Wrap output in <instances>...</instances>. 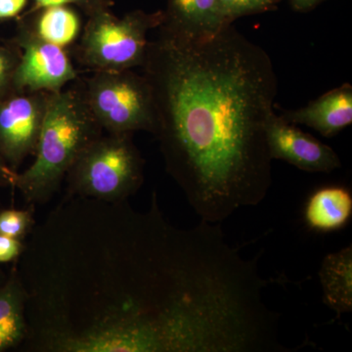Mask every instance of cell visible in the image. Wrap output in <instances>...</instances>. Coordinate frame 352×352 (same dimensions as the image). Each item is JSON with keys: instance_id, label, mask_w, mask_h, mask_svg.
<instances>
[{"instance_id": "obj_1", "label": "cell", "mask_w": 352, "mask_h": 352, "mask_svg": "<svg viewBox=\"0 0 352 352\" xmlns=\"http://www.w3.org/2000/svg\"><path fill=\"white\" fill-rule=\"evenodd\" d=\"M157 29L141 66L154 101L153 134L196 214L222 223L259 205L272 185L266 127L278 92L274 66L232 24L201 41Z\"/></svg>"}, {"instance_id": "obj_2", "label": "cell", "mask_w": 352, "mask_h": 352, "mask_svg": "<svg viewBox=\"0 0 352 352\" xmlns=\"http://www.w3.org/2000/svg\"><path fill=\"white\" fill-rule=\"evenodd\" d=\"M80 85L51 94L34 163L18 173L15 187L25 200L45 203L54 195L83 150L101 135Z\"/></svg>"}, {"instance_id": "obj_3", "label": "cell", "mask_w": 352, "mask_h": 352, "mask_svg": "<svg viewBox=\"0 0 352 352\" xmlns=\"http://www.w3.org/2000/svg\"><path fill=\"white\" fill-rule=\"evenodd\" d=\"M71 195L116 203L144 182V161L131 133L101 134L78 156L66 175Z\"/></svg>"}, {"instance_id": "obj_4", "label": "cell", "mask_w": 352, "mask_h": 352, "mask_svg": "<svg viewBox=\"0 0 352 352\" xmlns=\"http://www.w3.org/2000/svg\"><path fill=\"white\" fill-rule=\"evenodd\" d=\"M164 19L163 11H133L122 18L110 10L95 13L85 25L76 57L94 72L141 68L149 43L148 34L163 24Z\"/></svg>"}, {"instance_id": "obj_5", "label": "cell", "mask_w": 352, "mask_h": 352, "mask_svg": "<svg viewBox=\"0 0 352 352\" xmlns=\"http://www.w3.org/2000/svg\"><path fill=\"white\" fill-rule=\"evenodd\" d=\"M90 112L107 133H154L156 126L151 87L132 69L97 71L80 85Z\"/></svg>"}, {"instance_id": "obj_6", "label": "cell", "mask_w": 352, "mask_h": 352, "mask_svg": "<svg viewBox=\"0 0 352 352\" xmlns=\"http://www.w3.org/2000/svg\"><path fill=\"white\" fill-rule=\"evenodd\" d=\"M51 94L13 87L0 97V155L13 170L36 152Z\"/></svg>"}, {"instance_id": "obj_7", "label": "cell", "mask_w": 352, "mask_h": 352, "mask_svg": "<svg viewBox=\"0 0 352 352\" xmlns=\"http://www.w3.org/2000/svg\"><path fill=\"white\" fill-rule=\"evenodd\" d=\"M13 43L21 52L14 76L17 89L53 94L78 80V72L65 48L41 38L31 23H21Z\"/></svg>"}, {"instance_id": "obj_8", "label": "cell", "mask_w": 352, "mask_h": 352, "mask_svg": "<svg viewBox=\"0 0 352 352\" xmlns=\"http://www.w3.org/2000/svg\"><path fill=\"white\" fill-rule=\"evenodd\" d=\"M272 160H282L308 173H331L342 166L332 148L273 113L266 127Z\"/></svg>"}, {"instance_id": "obj_9", "label": "cell", "mask_w": 352, "mask_h": 352, "mask_svg": "<svg viewBox=\"0 0 352 352\" xmlns=\"http://www.w3.org/2000/svg\"><path fill=\"white\" fill-rule=\"evenodd\" d=\"M281 117L292 124H305L325 138H333L352 122V87L344 83L305 107L284 111Z\"/></svg>"}, {"instance_id": "obj_10", "label": "cell", "mask_w": 352, "mask_h": 352, "mask_svg": "<svg viewBox=\"0 0 352 352\" xmlns=\"http://www.w3.org/2000/svg\"><path fill=\"white\" fill-rule=\"evenodd\" d=\"M160 28L187 41L212 38L230 25L222 19L217 0H168Z\"/></svg>"}, {"instance_id": "obj_11", "label": "cell", "mask_w": 352, "mask_h": 352, "mask_svg": "<svg viewBox=\"0 0 352 352\" xmlns=\"http://www.w3.org/2000/svg\"><path fill=\"white\" fill-rule=\"evenodd\" d=\"M352 196L342 186H326L310 195L305 208L308 228L320 233L335 232L351 221Z\"/></svg>"}, {"instance_id": "obj_12", "label": "cell", "mask_w": 352, "mask_h": 352, "mask_svg": "<svg viewBox=\"0 0 352 352\" xmlns=\"http://www.w3.org/2000/svg\"><path fill=\"white\" fill-rule=\"evenodd\" d=\"M323 302L337 314L352 311V247L328 254L319 270Z\"/></svg>"}, {"instance_id": "obj_13", "label": "cell", "mask_w": 352, "mask_h": 352, "mask_svg": "<svg viewBox=\"0 0 352 352\" xmlns=\"http://www.w3.org/2000/svg\"><path fill=\"white\" fill-rule=\"evenodd\" d=\"M27 292L17 271L0 288V352L20 346L28 336Z\"/></svg>"}, {"instance_id": "obj_14", "label": "cell", "mask_w": 352, "mask_h": 352, "mask_svg": "<svg viewBox=\"0 0 352 352\" xmlns=\"http://www.w3.org/2000/svg\"><path fill=\"white\" fill-rule=\"evenodd\" d=\"M32 25L44 41L65 48L75 43L80 36L82 21L69 6H53L41 9Z\"/></svg>"}, {"instance_id": "obj_15", "label": "cell", "mask_w": 352, "mask_h": 352, "mask_svg": "<svg viewBox=\"0 0 352 352\" xmlns=\"http://www.w3.org/2000/svg\"><path fill=\"white\" fill-rule=\"evenodd\" d=\"M219 13L226 24L243 16L263 13L275 8L274 0H217Z\"/></svg>"}, {"instance_id": "obj_16", "label": "cell", "mask_w": 352, "mask_h": 352, "mask_svg": "<svg viewBox=\"0 0 352 352\" xmlns=\"http://www.w3.org/2000/svg\"><path fill=\"white\" fill-rule=\"evenodd\" d=\"M34 224L32 210H4L0 212V235L24 241Z\"/></svg>"}, {"instance_id": "obj_17", "label": "cell", "mask_w": 352, "mask_h": 352, "mask_svg": "<svg viewBox=\"0 0 352 352\" xmlns=\"http://www.w3.org/2000/svg\"><path fill=\"white\" fill-rule=\"evenodd\" d=\"M21 52L18 46L0 43V97L14 87V76L20 61Z\"/></svg>"}, {"instance_id": "obj_18", "label": "cell", "mask_w": 352, "mask_h": 352, "mask_svg": "<svg viewBox=\"0 0 352 352\" xmlns=\"http://www.w3.org/2000/svg\"><path fill=\"white\" fill-rule=\"evenodd\" d=\"M69 6L80 7L89 17L100 11L110 10L113 1L112 0H34V8L30 11V13L47 8V7Z\"/></svg>"}, {"instance_id": "obj_19", "label": "cell", "mask_w": 352, "mask_h": 352, "mask_svg": "<svg viewBox=\"0 0 352 352\" xmlns=\"http://www.w3.org/2000/svg\"><path fill=\"white\" fill-rule=\"evenodd\" d=\"M25 245L21 240L0 235V263L17 261L24 254Z\"/></svg>"}, {"instance_id": "obj_20", "label": "cell", "mask_w": 352, "mask_h": 352, "mask_svg": "<svg viewBox=\"0 0 352 352\" xmlns=\"http://www.w3.org/2000/svg\"><path fill=\"white\" fill-rule=\"evenodd\" d=\"M28 0H0V20L17 17L27 6Z\"/></svg>"}, {"instance_id": "obj_21", "label": "cell", "mask_w": 352, "mask_h": 352, "mask_svg": "<svg viewBox=\"0 0 352 352\" xmlns=\"http://www.w3.org/2000/svg\"><path fill=\"white\" fill-rule=\"evenodd\" d=\"M18 171L13 170L0 155V187H15Z\"/></svg>"}, {"instance_id": "obj_22", "label": "cell", "mask_w": 352, "mask_h": 352, "mask_svg": "<svg viewBox=\"0 0 352 352\" xmlns=\"http://www.w3.org/2000/svg\"><path fill=\"white\" fill-rule=\"evenodd\" d=\"M322 0H291L292 6L296 11H308L314 8Z\"/></svg>"}, {"instance_id": "obj_23", "label": "cell", "mask_w": 352, "mask_h": 352, "mask_svg": "<svg viewBox=\"0 0 352 352\" xmlns=\"http://www.w3.org/2000/svg\"><path fill=\"white\" fill-rule=\"evenodd\" d=\"M7 280L6 275L4 274L3 271L0 270V288L3 286V284L6 283Z\"/></svg>"}, {"instance_id": "obj_24", "label": "cell", "mask_w": 352, "mask_h": 352, "mask_svg": "<svg viewBox=\"0 0 352 352\" xmlns=\"http://www.w3.org/2000/svg\"><path fill=\"white\" fill-rule=\"evenodd\" d=\"M280 1H281V0H274L275 3H276V4L278 3V2H280Z\"/></svg>"}]
</instances>
